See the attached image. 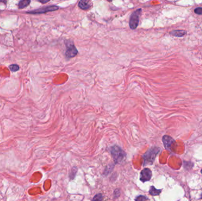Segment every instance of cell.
Returning a JSON list of instances; mask_svg holds the SVG:
<instances>
[{"label": "cell", "instance_id": "cell-11", "mask_svg": "<svg viewBox=\"0 0 202 201\" xmlns=\"http://www.w3.org/2000/svg\"><path fill=\"white\" fill-rule=\"evenodd\" d=\"M161 189H157L154 186H151L149 191V193L152 196H158L161 192Z\"/></svg>", "mask_w": 202, "mask_h": 201}, {"label": "cell", "instance_id": "cell-14", "mask_svg": "<svg viewBox=\"0 0 202 201\" xmlns=\"http://www.w3.org/2000/svg\"><path fill=\"white\" fill-rule=\"evenodd\" d=\"M77 170V168L76 167H74V168H72V171H71V172L69 174V178L71 179H73L75 178V176L76 175Z\"/></svg>", "mask_w": 202, "mask_h": 201}, {"label": "cell", "instance_id": "cell-2", "mask_svg": "<svg viewBox=\"0 0 202 201\" xmlns=\"http://www.w3.org/2000/svg\"><path fill=\"white\" fill-rule=\"evenodd\" d=\"M111 154L115 164H119L126 157L125 152L118 146H114L111 148Z\"/></svg>", "mask_w": 202, "mask_h": 201}, {"label": "cell", "instance_id": "cell-5", "mask_svg": "<svg viewBox=\"0 0 202 201\" xmlns=\"http://www.w3.org/2000/svg\"><path fill=\"white\" fill-rule=\"evenodd\" d=\"M66 56L67 58H72L77 55L78 51L76 49L73 43L71 41H67L66 43Z\"/></svg>", "mask_w": 202, "mask_h": 201}, {"label": "cell", "instance_id": "cell-17", "mask_svg": "<svg viewBox=\"0 0 202 201\" xmlns=\"http://www.w3.org/2000/svg\"><path fill=\"white\" fill-rule=\"evenodd\" d=\"M114 199H117L121 195V192H120V190L119 189H116L114 192Z\"/></svg>", "mask_w": 202, "mask_h": 201}, {"label": "cell", "instance_id": "cell-19", "mask_svg": "<svg viewBox=\"0 0 202 201\" xmlns=\"http://www.w3.org/2000/svg\"><path fill=\"white\" fill-rule=\"evenodd\" d=\"M38 2L41 3L42 4H45V3H47L49 2V0H47V1H38Z\"/></svg>", "mask_w": 202, "mask_h": 201}, {"label": "cell", "instance_id": "cell-6", "mask_svg": "<svg viewBox=\"0 0 202 201\" xmlns=\"http://www.w3.org/2000/svg\"><path fill=\"white\" fill-rule=\"evenodd\" d=\"M152 177V172L149 168H144L140 173V181L142 182L149 181Z\"/></svg>", "mask_w": 202, "mask_h": 201}, {"label": "cell", "instance_id": "cell-9", "mask_svg": "<svg viewBox=\"0 0 202 201\" xmlns=\"http://www.w3.org/2000/svg\"><path fill=\"white\" fill-rule=\"evenodd\" d=\"M186 33V31L184 30H173L170 33V34L175 37H181L184 36Z\"/></svg>", "mask_w": 202, "mask_h": 201}, {"label": "cell", "instance_id": "cell-15", "mask_svg": "<svg viewBox=\"0 0 202 201\" xmlns=\"http://www.w3.org/2000/svg\"><path fill=\"white\" fill-rule=\"evenodd\" d=\"M148 199L149 198L144 195H139L135 198L136 201H147Z\"/></svg>", "mask_w": 202, "mask_h": 201}, {"label": "cell", "instance_id": "cell-18", "mask_svg": "<svg viewBox=\"0 0 202 201\" xmlns=\"http://www.w3.org/2000/svg\"><path fill=\"white\" fill-rule=\"evenodd\" d=\"M194 12L198 15H202V7H198L194 10Z\"/></svg>", "mask_w": 202, "mask_h": 201}, {"label": "cell", "instance_id": "cell-3", "mask_svg": "<svg viewBox=\"0 0 202 201\" xmlns=\"http://www.w3.org/2000/svg\"><path fill=\"white\" fill-rule=\"evenodd\" d=\"M142 12V10L141 8L137 9L135 11H134L130 17L129 21V25L131 29L135 30L136 29L138 25L139 21H140V17L141 16Z\"/></svg>", "mask_w": 202, "mask_h": 201}, {"label": "cell", "instance_id": "cell-8", "mask_svg": "<svg viewBox=\"0 0 202 201\" xmlns=\"http://www.w3.org/2000/svg\"><path fill=\"white\" fill-rule=\"evenodd\" d=\"M79 7L84 10H88L90 7V5L89 4V2L87 1H85V0H82L80 1L78 4Z\"/></svg>", "mask_w": 202, "mask_h": 201}, {"label": "cell", "instance_id": "cell-7", "mask_svg": "<svg viewBox=\"0 0 202 201\" xmlns=\"http://www.w3.org/2000/svg\"><path fill=\"white\" fill-rule=\"evenodd\" d=\"M163 142L164 146L167 150L170 151L172 144L175 142V140L170 136L164 135L163 137Z\"/></svg>", "mask_w": 202, "mask_h": 201}, {"label": "cell", "instance_id": "cell-1", "mask_svg": "<svg viewBox=\"0 0 202 201\" xmlns=\"http://www.w3.org/2000/svg\"><path fill=\"white\" fill-rule=\"evenodd\" d=\"M160 151V148L157 147H152L148 150L142 156L144 160L143 166H145L147 165H153Z\"/></svg>", "mask_w": 202, "mask_h": 201}, {"label": "cell", "instance_id": "cell-21", "mask_svg": "<svg viewBox=\"0 0 202 201\" xmlns=\"http://www.w3.org/2000/svg\"><path fill=\"white\" fill-rule=\"evenodd\" d=\"M201 198H202V194H201Z\"/></svg>", "mask_w": 202, "mask_h": 201}, {"label": "cell", "instance_id": "cell-16", "mask_svg": "<svg viewBox=\"0 0 202 201\" xmlns=\"http://www.w3.org/2000/svg\"><path fill=\"white\" fill-rule=\"evenodd\" d=\"M114 169V165H110V167H108V166H107L105 169V171L104 172L105 173V175H108V174L112 171V170Z\"/></svg>", "mask_w": 202, "mask_h": 201}, {"label": "cell", "instance_id": "cell-13", "mask_svg": "<svg viewBox=\"0 0 202 201\" xmlns=\"http://www.w3.org/2000/svg\"><path fill=\"white\" fill-rule=\"evenodd\" d=\"M103 198V197L102 194H97L95 196L93 197L92 201H102Z\"/></svg>", "mask_w": 202, "mask_h": 201}, {"label": "cell", "instance_id": "cell-22", "mask_svg": "<svg viewBox=\"0 0 202 201\" xmlns=\"http://www.w3.org/2000/svg\"><path fill=\"white\" fill-rule=\"evenodd\" d=\"M201 174H202V169L201 170Z\"/></svg>", "mask_w": 202, "mask_h": 201}, {"label": "cell", "instance_id": "cell-4", "mask_svg": "<svg viewBox=\"0 0 202 201\" xmlns=\"http://www.w3.org/2000/svg\"><path fill=\"white\" fill-rule=\"evenodd\" d=\"M59 7L57 5H50V6H47L45 7L39 9H36L33 11H30L27 12V13L30 14H44V13H46L48 12H51V11H55L58 10Z\"/></svg>", "mask_w": 202, "mask_h": 201}, {"label": "cell", "instance_id": "cell-10", "mask_svg": "<svg viewBox=\"0 0 202 201\" xmlns=\"http://www.w3.org/2000/svg\"><path fill=\"white\" fill-rule=\"evenodd\" d=\"M31 1L30 0H21L20 1L18 4V7L19 9H23L27 7L30 4Z\"/></svg>", "mask_w": 202, "mask_h": 201}, {"label": "cell", "instance_id": "cell-20", "mask_svg": "<svg viewBox=\"0 0 202 201\" xmlns=\"http://www.w3.org/2000/svg\"><path fill=\"white\" fill-rule=\"evenodd\" d=\"M0 3H3L6 4L7 3V1H1V0H0Z\"/></svg>", "mask_w": 202, "mask_h": 201}, {"label": "cell", "instance_id": "cell-12", "mask_svg": "<svg viewBox=\"0 0 202 201\" xmlns=\"http://www.w3.org/2000/svg\"><path fill=\"white\" fill-rule=\"evenodd\" d=\"M9 69L12 72H16L19 70L20 67L17 64H11L9 66Z\"/></svg>", "mask_w": 202, "mask_h": 201}]
</instances>
